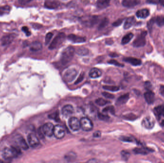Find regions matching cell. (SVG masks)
<instances>
[{
	"label": "cell",
	"mask_w": 164,
	"mask_h": 163,
	"mask_svg": "<svg viewBox=\"0 0 164 163\" xmlns=\"http://www.w3.org/2000/svg\"><path fill=\"white\" fill-rule=\"evenodd\" d=\"M21 154L19 147H6L3 151V156L5 159L11 160L16 158Z\"/></svg>",
	"instance_id": "6da1fadb"
},
{
	"label": "cell",
	"mask_w": 164,
	"mask_h": 163,
	"mask_svg": "<svg viewBox=\"0 0 164 163\" xmlns=\"http://www.w3.org/2000/svg\"><path fill=\"white\" fill-rule=\"evenodd\" d=\"M74 48L72 46L67 47L61 53L60 61L63 65H65L71 61L74 56Z\"/></svg>",
	"instance_id": "7a4b0ae2"
},
{
	"label": "cell",
	"mask_w": 164,
	"mask_h": 163,
	"mask_svg": "<svg viewBox=\"0 0 164 163\" xmlns=\"http://www.w3.org/2000/svg\"><path fill=\"white\" fill-rule=\"evenodd\" d=\"M82 24L88 28H92L99 21V17L96 15L84 16L81 18Z\"/></svg>",
	"instance_id": "3957f363"
},
{
	"label": "cell",
	"mask_w": 164,
	"mask_h": 163,
	"mask_svg": "<svg viewBox=\"0 0 164 163\" xmlns=\"http://www.w3.org/2000/svg\"><path fill=\"white\" fill-rule=\"evenodd\" d=\"M66 38V35L63 33H60L52 40L51 44L49 46V49L53 50L59 47L60 45L63 44Z\"/></svg>",
	"instance_id": "277c9868"
},
{
	"label": "cell",
	"mask_w": 164,
	"mask_h": 163,
	"mask_svg": "<svg viewBox=\"0 0 164 163\" xmlns=\"http://www.w3.org/2000/svg\"><path fill=\"white\" fill-rule=\"evenodd\" d=\"M147 35V32L144 31L139 35L133 42V45L135 47H139L144 46L146 44L145 36Z\"/></svg>",
	"instance_id": "5b68a950"
},
{
	"label": "cell",
	"mask_w": 164,
	"mask_h": 163,
	"mask_svg": "<svg viewBox=\"0 0 164 163\" xmlns=\"http://www.w3.org/2000/svg\"><path fill=\"white\" fill-rule=\"evenodd\" d=\"M81 128L85 131H90L93 129V125L89 119L84 117L81 119Z\"/></svg>",
	"instance_id": "8992f818"
},
{
	"label": "cell",
	"mask_w": 164,
	"mask_h": 163,
	"mask_svg": "<svg viewBox=\"0 0 164 163\" xmlns=\"http://www.w3.org/2000/svg\"><path fill=\"white\" fill-rule=\"evenodd\" d=\"M15 142L18 147L22 148L24 150H28L29 148L28 143H26L25 139L20 135L15 136Z\"/></svg>",
	"instance_id": "52a82bcc"
},
{
	"label": "cell",
	"mask_w": 164,
	"mask_h": 163,
	"mask_svg": "<svg viewBox=\"0 0 164 163\" xmlns=\"http://www.w3.org/2000/svg\"><path fill=\"white\" fill-rule=\"evenodd\" d=\"M69 127L73 131H77L81 128L80 121L76 117H71L69 120Z\"/></svg>",
	"instance_id": "ba28073f"
},
{
	"label": "cell",
	"mask_w": 164,
	"mask_h": 163,
	"mask_svg": "<svg viewBox=\"0 0 164 163\" xmlns=\"http://www.w3.org/2000/svg\"><path fill=\"white\" fill-rule=\"evenodd\" d=\"M77 75V71L74 69H69L67 70L64 75V78L67 82H71Z\"/></svg>",
	"instance_id": "9c48e42d"
},
{
	"label": "cell",
	"mask_w": 164,
	"mask_h": 163,
	"mask_svg": "<svg viewBox=\"0 0 164 163\" xmlns=\"http://www.w3.org/2000/svg\"><path fill=\"white\" fill-rule=\"evenodd\" d=\"M28 140L29 146L32 148L38 147L40 143L39 138L34 133H30L28 136Z\"/></svg>",
	"instance_id": "30bf717a"
},
{
	"label": "cell",
	"mask_w": 164,
	"mask_h": 163,
	"mask_svg": "<svg viewBox=\"0 0 164 163\" xmlns=\"http://www.w3.org/2000/svg\"><path fill=\"white\" fill-rule=\"evenodd\" d=\"M53 135L58 139H61L64 137L65 135V130L62 126L57 125L54 126Z\"/></svg>",
	"instance_id": "8fae6325"
},
{
	"label": "cell",
	"mask_w": 164,
	"mask_h": 163,
	"mask_svg": "<svg viewBox=\"0 0 164 163\" xmlns=\"http://www.w3.org/2000/svg\"><path fill=\"white\" fill-rule=\"evenodd\" d=\"M54 128V126L50 122L45 123L42 126L43 131L44 134L48 137H51L53 135Z\"/></svg>",
	"instance_id": "7c38bea8"
},
{
	"label": "cell",
	"mask_w": 164,
	"mask_h": 163,
	"mask_svg": "<svg viewBox=\"0 0 164 163\" xmlns=\"http://www.w3.org/2000/svg\"><path fill=\"white\" fill-rule=\"evenodd\" d=\"M142 125L143 127L147 129H151L154 127L155 121L154 119L151 117L144 118L142 121Z\"/></svg>",
	"instance_id": "4fadbf2b"
},
{
	"label": "cell",
	"mask_w": 164,
	"mask_h": 163,
	"mask_svg": "<svg viewBox=\"0 0 164 163\" xmlns=\"http://www.w3.org/2000/svg\"><path fill=\"white\" fill-rule=\"evenodd\" d=\"M60 2L58 0H46L44 3L45 7L50 9H54L59 7Z\"/></svg>",
	"instance_id": "5bb4252c"
},
{
	"label": "cell",
	"mask_w": 164,
	"mask_h": 163,
	"mask_svg": "<svg viewBox=\"0 0 164 163\" xmlns=\"http://www.w3.org/2000/svg\"><path fill=\"white\" fill-rule=\"evenodd\" d=\"M68 39L70 41L74 43H81L86 41L85 38L82 36H78L74 34H70L68 36Z\"/></svg>",
	"instance_id": "9a60e30c"
},
{
	"label": "cell",
	"mask_w": 164,
	"mask_h": 163,
	"mask_svg": "<svg viewBox=\"0 0 164 163\" xmlns=\"http://www.w3.org/2000/svg\"><path fill=\"white\" fill-rule=\"evenodd\" d=\"M15 34H11L3 36L1 39V44L2 46H5L11 44L15 38Z\"/></svg>",
	"instance_id": "2e32d148"
},
{
	"label": "cell",
	"mask_w": 164,
	"mask_h": 163,
	"mask_svg": "<svg viewBox=\"0 0 164 163\" xmlns=\"http://www.w3.org/2000/svg\"><path fill=\"white\" fill-rule=\"evenodd\" d=\"M61 112L63 115L65 117H68L73 114L74 112V109L71 105H66L63 107Z\"/></svg>",
	"instance_id": "e0dca14e"
},
{
	"label": "cell",
	"mask_w": 164,
	"mask_h": 163,
	"mask_svg": "<svg viewBox=\"0 0 164 163\" xmlns=\"http://www.w3.org/2000/svg\"><path fill=\"white\" fill-rule=\"evenodd\" d=\"M144 97L145 101H147V102L148 104H153V102H154L155 95L154 92L151 91H148L145 92L144 94Z\"/></svg>",
	"instance_id": "ac0fdd59"
},
{
	"label": "cell",
	"mask_w": 164,
	"mask_h": 163,
	"mask_svg": "<svg viewBox=\"0 0 164 163\" xmlns=\"http://www.w3.org/2000/svg\"><path fill=\"white\" fill-rule=\"evenodd\" d=\"M140 3L138 0H123L122 5L126 7H132L138 5Z\"/></svg>",
	"instance_id": "d6986e66"
},
{
	"label": "cell",
	"mask_w": 164,
	"mask_h": 163,
	"mask_svg": "<svg viewBox=\"0 0 164 163\" xmlns=\"http://www.w3.org/2000/svg\"><path fill=\"white\" fill-rule=\"evenodd\" d=\"M123 60L126 62L130 63L133 66H139L141 65L142 61L139 59H136L134 57H126L123 59Z\"/></svg>",
	"instance_id": "ffe728a7"
},
{
	"label": "cell",
	"mask_w": 164,
	"mask_h": 163,
	"mask_svg": "<svg viewBox=\"0 0 164 163\" xmlns=\"http://www.w3.org/2000/svg\"><path fill=\"white\" fill-rule=\"evenodd\" d=\"M89 76L91 78H96L100 77L101 76L102 72L100 70L97 68H93L90 70Z\"/></svg>",
	"instance_id": "44dd1931"
},
{
	"label": "cell",
	"mask_w": 164,
	"mask_h": 163,
	"mask_svg": "<svg viewBox=\"0 0 164 163\" xmlns=\"http://www.w3.org/2000/svg\"><path fill=\"white\" fill-rule=\"evenodd\" d=\"M136 14L138 17L140 18H146L149 16L150 13L148 9H143L138 10V11L137 12Z\"/></svg>",
	"instance_id": "7402d4cb"
},
{
	"label": "cell",
	"mask_w": 164,
	"mask_h": 163,
	"mask_svg": "<svg viewBox=\"0 0 164 163\" xmlns=\"http://www.w3.org/2000/svg\"><path fill=\"white\" fill-rule=\"evenodd\" d=\"M42 48V43L39 41H35L34 42H33L29 46L30 50L32 51H39L41 50Z\"/></svg>",
	"instance_id": "603a6c76"
},
{
	"label": "cell",
	"mask_w": 164,
	"mask_h": 163,
	"mask_svg": "<svg viewBox=\"0 0 164 163\" xmlns=\"http://www.w3.org/2000/svg\"><path fill=\"white\" fill-rule=\"evenodd\" d=\"M135 22V18L133 16L128 18L124 23V28L125 29H128L130 28L134 25Z\"/></svg>",
	"instance_id": "cb8c5ba5"
},
{
	"label": "cell",
	"mask_w": 164,
	"mask_h": 163,
	"mask_svg": "<svg viewBox=\"0 0 164 163\" xmlns=\"http://www.w3.org/2000/svg\"><path fill=\"white\" fill-rule=\"evenodd\" d=\"M154 112L156 116L158 117H164V106L159 105L155 107L154 109Z\"/></svg>",
	"instance_id": "d4e9b609"
},
{
	"label": "cell",
	"mask_w": 164,
	"mask_h": 163,
	"mask_svg": "<svg viewBox=\"0 0 164 163\" xmlns=\"http://www.w3.org/2000/svg\"><path fill=\"white\" fill-rule=\"evenodd\" d=\"M110 0H98L97 1V6L100 9L105 8L109 5Z\"/></svg>",
	"instance_id": "484cf974"
},
{
	"label": "cell",
	"mask_w": 164,
	"mask_h": 163,
	"mask_svg": "<svg viewBox=\"0 0 164 163\" xmlns=\"http://www.w3.org/2000/svg\"><path fill=\"white\" fill-rule=\"evenodd\" d=\"M129 99V94H125L122 95L118 98L116 104L119 105H120L124 104H126L127 101H128Z\"/></svg>",
	"instance_id": "4316f807"
},
{
	"label": "cell",
	"mask_w": 164,
	"mask_h": 163,
	"mask_svg": "<svg viewBox=\"0 0 164 163\" xmlns=\"http://www.w3.org/2000/svg\"><path fill=\"white\" fill-rule=\"evenodd\" d=\"M134 153L136 154H147L150 152V150L147 148H136L133 150Z\"/></svg>",
	"instance_id": "83f0119b"
},
{
	"label": "cell",
	"mask_w": 164,
	"mask_h": 163,
	"mask_svg": "<svg viewBox=\"0 0 164 163\" xmlns=\"http://www.w3.org/2000/svg\"><path fill=\"white\" fill-rule=\"evenodd\" d=\"M77 54L79 55V56H87L89 53V51L88 49H87V48H85L84 47H80L79 49H78L77 50Z\"/></svg>",
	"instance_id": "f1b7e54d"
},
{
	"label": "cell",
	"mask_w": 164,
	"mask_h": 163,
	"mask_svg": "<svg viewBox=\"0 0 164 163\" xmlns=\"http://www.w3.org/2000/svg\"><path fill=\"white\" fill-rule=\"evenodd\" d=\"M133 37V33H129V34H127L122 39V45L128 44V43H129V42L132 40Z\"/></svg>",
	"instance_id": "f546056e"
},
{
	"label": "cell",
	"mask_w": 164,
	"mask_h": 163,
	"mask_svg": "<svg viewBox=\"0 0 164 163\" xmlns=\"http://www.w3.org/2000/svg\"><path fill=\"white\" fill-rule=\"evenodd\" d=\"M109 23V20L107 18H104L102 20L101 22H100L99 24L98 28V30H102L104 28H106L108 24Z\"/></svg>",
	"instance_id": "4dcf8cb0"
},
{
	"label": "cell",
	"mask_w": 164,
	"mask_h": 163,
	"mask_svg": "<svg viewBox=\"0 0 164 163\" xmlns=\"http://www.w3.org/2000/svg\"><path fill=\"white\" fill-rule=\"evenodd\" d=\"M10 7L8 5H5L4 7H0V15H4L8 14L10 11Z\"/></svg>",
	"instance_id": "1f68e13d"
},
{
	"label": "cell",
	"mask_w": 164,
	"mask_h": 163,
	"mask_svg": "<svg viewBox=\"0 0 164 163\" xmlns=\"http://www.w3.org/2000/svg\"><path fill=\"white\" fill-rule=\"evenodd\" d=\"M155 22L159 26L164 25V16H158L155 18Z\"/></svg>",
	"instance_id": "d6a6232c"
},
{
	"label": "cell",
	"mask_w": 164,
	"mask_h": 163,
	"mask_svg": "<svg viewBox=\"0 0 164 163\" xmlns=\"http://www.w3.org/2000/svg\"><path fill=\"white\" fill-rule=\"evenodd\" d=\"M103 88L111 91H118L120 90V88L118 86H104Z\"/></svg>",
	"instance_id": "836d02e7"
},
{
	"label": "cell",
	"mask_w": 164,
	"mask_h": 163,
	"mask_svg": "<svg viewBox=\"0 0 164 163\" xmlns=\"http://www.w3.org/2000/svg\"><path fill=\"white\" fill-rule=\"evenodd\" d=\"M76 157H77V155L75 153L73 152H70L65 156V158L67 160L71 161L75 160Z\"/></svg>",
	"instance_id": "e575fe53"
},
{
	"label": "cell",
	"mask_w": 164,
	"mask_h": 163,
	"mask_svg": "<svg viewBox=\"0 0 164 163\" xmlns=\"http://www.w3.org/2000/svg\"><path fill=\"white\" fill-rule=\"evenodd\" d=\"M95 103L99 106H104L109 103V101L104 99L98 98L95 100Z\"/></svg>",
	"instance_id": "d590c367"
},
{
	"label": "cell",
	"mask_w": 164,
	"mask_h": 163,
	"mask_svg": "<svg viewBox=\"0 0 164 163\" xmlns=\"http://www.w3.org/2000/svg\"><path fill=\"white\" fill-rule=\"evenodd\" d=\"M155 22V18H152L150 21L147 22V28L150 32H151L152 30V28H153Z\"/></svg>",
	"instance_id": "8d00e7d4"
},
{
	"label": "cell",
	"mask_w": 164,
	"mask_h": 163,
	"mask_svg": "<svg viewBox=\"0 0 164 163\" xmlns=\"http://www.w3.org/2000/svg\"><path fill=\"white\" fill-rule=\"evenodd\" d=\"M103 112H109L112 114L115 113V109L113 106H108L103 109Z\"/></svg>",
	"instance_id": "74e56055"
},
{
	"label": "cell",
	"mask_w": 164,
	"mask_h": 163,
	"mask_svg": "<svg viewBox=\"0 0 164 163\" xmlns=\"http://www.w3.org/2000/svg\"><path fill=\"white\" fill-rule=\"evenodd\" d=\"M53 34L52 33H49L47 34L46 38H45V44L46 45H48L49 44L50 40L52 38Z\"/></svg>",
	"instance_id": "f35d334b"
},
{
	"label": "cell",
	"mask_w": 164,
	"mask_h": 163,
	"mask_svg": "<svg viewBox=\"0 0 164 163\" xmlns=\"http://www.w3.org/2000/svg\"><path fill=\"white\" fill-rule=\"evenodd\" d=\"M98 117L99 118V119L101 120L102 121H108L109 119V116L103 114L102 113H98Z\"/></svg>",
	"instance_id": "ab89813d"
},
{
	"label": "cell",
	"mask_w": 164,
	"mask_h": 163,
	"mask_svg": "<svg viewBox=\"0 0 164 163\" xmlns=\"http://www.w3.org/2000/svg\"><path fill=\"white\" fill-rule=\"evenodd\" d=\"M110 64H112V65H115V66H119V67H123L124 65L120 63L119 62L116 61L115 60H110V61L108 62Z\"/></svg>",
	"instance_id": "60d3db41"
},
{
	"label": "cell",
	"mask_w": 164,
	"mask_h": 163,
	"mask_svg": "<svg viewBox=\"0 0 164 163\" xmlns=\"http://www.w3.org/2000/svg\"><path fill=\"white\" fill-rule=\"evenodd\" d=\"M102 95H103V96H104V97L106 98L112 99H114V98H115V96H114V95L112 94L111 93H109V92H102Z\"/></svg>",
	"instance_id": "b9f144b4"
},
{
	"label": "cell",
	"mask_w": 164,
	"mask_h": 163,
	"mask_svg": "<svg viewBox=\"0 0 164 163\" xmlns=\"http://www.w3.org/2000/svg\"><path fill=\"white\" fill-rule=\"evenodd\" d=\"M122 156L123 158L125 160H127L129 159V157L130 156V154L126 151H122Z\"/></svg>",
	"instance_id": "7bdbcfd3"
},
{
	"label": "cell",
	"mask_w": 164,
	"mask_h": 163,
	"mask_svg": "<svg viewBox=\"0 0 164 163\" xmlns=\"http://www.w3.org/2000/svg\"><path fill=\"white\" fill-rule=\"evenodd\" d=\"M38 134H39V136L40 138L42 139L44 138V136L45 135V134H44V132L43 131L42 126H41V127L39 128V129H38Z\"/></svg>",
	"instance_id": "ee69618b"
},
{
	"label": "cell",
	"mask_w": 164,
	"mask_h": 163,
	"mask_svg": "<svg viewBox=\"0 0 164 163\" xmlns=\"http://www.w3.org/2000/svg\"><path fill=\"white\" fill-rule=\"evenodd\" d=\"M22 29L23 31H24V33H25L26 35L27 36H29L31 35V33L29 31V29L28 28V27L23 26Z\"/></svg>",
	"instance_id": "f6af8a7d"
},
{
	"label": "cell",
	"mask_w": 164,
	"mask_h": 163,
	"mask_svg": "<svg viewBox=\"0 0 164 163\" xmlns=\"http://www.w3.org/2000/svg\"><path fill=\"white\" fill-rule=\"evenodd\" d=\"M120 139L122 141H124V142H133V139L130 137H126V136H122V137L120 138Z\"/></svg>",
	"instance_id": "bcb514c9"
},
{
	"label": "cell",
	"mask_w": 164,
	"mask_h": 163,
	"mask_svg": "<svg viewBox=\"0 0 164 163\" xmlns=\"http://www.w3.org/2000/svg\"><path fill=\"white\" fill-rule=\"evenodd\" d=\"M122 19H118V20H117L116 21H115V22L113 23L112 25L114 26H119V25H120L122 24Z\"/></svg>",
	"instance_id": "7dc6e473"
},
{
	"label": "cell",
	"mask_w": 164,
	"mask_h": 163,
	"mask_svg": "<svg viewBox=\"0 0 164 163\" xmlns=\"http://www.w3.org/2000/svg\"><path fill=\"white\" fill-rule=\"evenodd\" d=\"M144 87L146 89L148 90V91H150V88H152L151 84L149 81H147L145 82V84H144Z\"/></svg>",
	"instance_id": "c3c4849f"
},
{
	"label": "cell",
	"mask_w": 164,
	"mask_h": 163,
	"mask_svg": "<svg viewBox=\"0 0 164 163\" xmlns=\"http://www.w3.org/2000/svg\"><path fill=\"white\" fill-rule=\"evenodd\" d=\"M84 73H82L80 75V76H79V77L78 78V80H77V81H75V84H77L79 83H80V82H81L82 80H83V78H84Z\"/></svg>",
	"instance_id": "681fc988"
},
{
	"label": "cell",
	"mask_w": 164,
	"mask_h": 163,
	"mask_svg": "<svg viewBox=\"0 0 164 163\" xmlns=\"http://www.w3.org/2000/svg\"><path fill=\"white\" fill-rule=\"evenodd\" d=\"M50 118L53 119L55 120H57V119H59V114L58 113H54V114L50 115V116H49Z\"/></svg>",
	"instance_id": "f907efd6"
},
{
	"label": "cell",
	"mask_w": 164,
	"mask_h": 163,
	"mask_svg": "<svg viewBox=\"0 0 164 163\" xmlns=\"http://www.w3.org/2000/svg\"><path fill=\"white\" fill-rule=\"evenodd\" d=\"M32 1V0H18V1L21 4H26L30 3V1Z\"/></svg>",
	"instance_id": "816d5d0a"
},
{
	"label": "cell",
	"mask_w": 164,
	"mask_h": 163,
	"mask_svg": "<svg viewBox=\"0 0 164 163\" xmlns=\"http://www.w3.org/2000/svg\"><path fill=\"white\" fill-rule=\"evenodd\" d=\"M101 133V132L100 131H96V132L94 133V134H93V136L94 137H96V138H98V137H100Z\"/></svg>",
	"instance_id": "f5cc1de1"
},
{
	"label": "cell",
	"mask_w": 164,
	"mask_h": 163,
	"mask_svg": "<svg viewBox=\"0 0 164 163\" xmlns=\"http://www.w3.org/2000/svg\"><path fill=\"white\" fill-rule=\"evenodd\" d=\"M147 1L149 4H157L159 3V0H147Z\"/></svg>",
	"instance_id": "db71d44e"
},
{
	"label": "cell",
	"mask_w": 164,
	"mask_h": 163,
	"mask_svg": "<svg viewBox=\"0 0 164 163\" xmlns=\"http://www.w3.org/2000/svg\"><path fill=\"white\" fill-rule=\"evenodd\" d=\"M160 92L161 94L164 97V86H161L160 88Z\"/></svg>",
	"instance_id": "11a10c76"
},
{
	"label": "cell",
	"mask_w": 164,
	"mask_h": 163,
	"mask_svg": "<svg viewBox=\"0 0 164 163\" xmlns=\"http://www.w3.org/2000/svg\"><path fill=\"white\" fill-rule=\"evenodd\" d=\"M110 56L112 57H118V55L116 54L113 53L110 54Z\"/></svg>",
	"instance_id": "9f6ffc18"
},
{
	"label": "cell",
	"mask_w": 164,
	"mask_h": 163,
	"mask_svg": "<svg viewBox=\"0 0 164 163\" xmlns=\"http://www.w3.org/2000/svg\"><path fill=\"white\" fill-rule=\"evenodd\" d=\"M159 3L164 7V0H159Z\"/></svg>",
	"instance_id": "6f0895ef"
},
{
	"label": "cell",
	"mask_w": 164,
	"mask_h": 163,
	"mask_svg": "<svg viewBox=\"0 0 164 163\" xmlns=\"http://www.w3.org/2000/svg\"><path fill=\"white\" fill-rule=\"evenodd\" d=\"M161 125L164 127V120H163L161 122Z\"/></svg>",
	"instance_id": "680465c9"
},
{
	"label": "cell",
	"mask_w": 164,
	"mask_h": 163,
	"mask_svg": "<svg viewBox=\"0 0 164 163\" xmlns=\"http://www.w3.org/2000/svg\"><path fill=\"white\" fill-rule=\"evenodd\" d=\"M0 162H3V161H2L0 160Z\"/></svg>",
	"instance_id": "91938a15"
}]
</instances>
